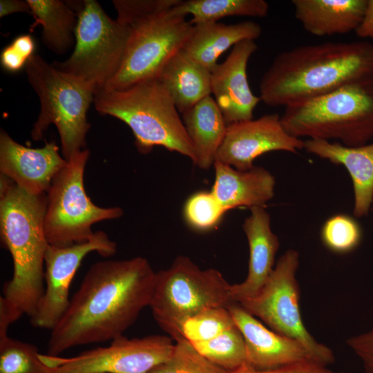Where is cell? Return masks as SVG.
I'll return each mask as SVG.
<instances>
[{"mask_svg":"<svg viewBox=\"0 0 373 373\" xmlns=\"http://www.w3.org/2000/svg\"><path fill=\"white\" fill-rule=\"evenodd\" d=\"M155 274L140 256L92 265L51 330L48 354L59 356L73 347L123 336L149 307Z\"/></svg>","mask_w":373,"mask_h":373,"instance_id":"6da1fadb","label":"cell"},{"mask_svg":"<svg viewBox=\"0 0 373 373\" xmlns=\"http://www.w3.org/2000/svg\"><path fill=\"white\" fill-rule=\"evenodd\" d=\"M373 76V43L327 41L278 53L259 84L261 101L289 106Z\"/></svg>","mask_w":373,"mask_h":373,"instance_id":"7a4b0ae2","label":"cell"},{"mask_svg":"<svg viewBox=\"0 0 373 373\" xmlns=\"http://www.w3.org/2000/svg\"><path fill=\"white\" fill-rule=\"evenodd\" d=\"M0 234L13 262L3 297L19 319L35 314L45 290L46 193L31 195L1 174Z\"/></svg>","mask_w":373,"mask_h":373,"instance_id":"3957f363","label":"cell"},{"mask_svg":"<svg viewBox=\"0 0 373 373\" xmlns=\"http://www.w3.org/2000/svg\"><path fill=\"white\" fill-rule=\"evenodd\" d=\"M93 103L100 114L114 117L128 126L141 153L162 146L187 157L195 165V151L179 111L157 78L123 89L97 90Z\"/></svg>","mask_w":373,"mask_h":373,"instance_id":"277c9868","label":"cell"},{"mask_svg":"<svg viewBox=\"0 0 373 373\" xmlns=\"http://www.w3.org/2000/svg\"><path fill=\"white\" fill-rule=\"evenodd\" d=\"M280 119L297 138L335 140L347 146L367 144L373 137V76L287 106Z\"/></svg>","mask_w":373,"mask_h":373,"instance_id":"5b68a950","label":"cell"},{"mask_svg":"<svg viewBox=\"0 0 373 373\" xmlns=\"http://www.w3.org/2000/svg\"><path fill=\"white\" fill-rule=\"evenodd\" d=\"M28 80L40 101V113L31 131L34 140L42 139L50 124L59 133L64 157L86 149L90 127L87 113L94 102L95 88L63 72L34 55L26 65Z\"/></svg>","mask_w":373,"mask_h":373,"instance_id":"8992f818","label":"cell"},{"mask_svg":"<svg viewBox=\"0 0 373 373\" xmlns=\"http://www.w3.org/2000/svg\"><path fill=\"white\" fill-rule=\"evenodd\" d=\"M230 287L218 270L202 269L187 256H179L168 269L156 272L149 307L159 326L177 341L184 320L234 303Z\"/></svg>","mask_w":373,"mask_h":373,"instance_id":"52a82bcc","label":"cell"},{"mask_svg":"<svg viewBox=\"0 0 373 373\" xmlns=\"http://www.w3.org/2000/svg\"><path fill=\"white\" fill-rule=\"evenodd\" d=\"M131 28L113 19L95 0H85L77 10L75 44L71 55L56 68L82 79L96 90L106 86L119 71Z\"/></svg>","mask_w":373,"mask_h":373,"instance_id":"ba28073f","label":"cell"},{"mask_svg":"<svg viewBox=\"0 0 373 373\" xmlns=\"http://www.w3.org/2000/svg\"><path fill=\"white\" fill-rule=\"evenodd\" d=\"M84 149L72 155L56 174L46 193L44 231L49 245L66 247L88 240L96 222L120 218L119 207H100L86 194L84 170L89 157Z\"/></svg>","mask_w":373,"mask_h":373,"instance_id":"9c48e42d","label":"cell"},{"mask_svg":"<svg viewBox=\"0 0 373 373\" xmlns=\"http://www.w3.org/2000/svg\"><path fill=\"white\" fill-rule=\"evenodd\" d=\"M298 265V252L288 249L279 258L259 293L238 303L273 331L301 343L316 363L328 366L335 361L333 351L310 334L301 317L296 278Z\"/></svg>","mask_w":373,"mask_h":373,"instance_id":"30bf717a","label":"cell"},{"mask_svg":"<svg viewBox=\"0 0 373 373\" xmlns=\"http://www.w3.org/2000/svg\"><path fill=\"white\" fill-rule=\"evenodd\" d=\"M130 27L122 64L104 88L123 89L157 78L169 59L182 48L193 25L184 17L173 15L169 10L141 19Z\"/></svg>","mask_w":373,"mask_h":373,"instance_id":"8fae6325","label":"cell"},{"mask_svg":"<svg viewBox=\"0 0 373 373\" xmlns=\"http://www.w3.org/2000/svg\"><path fill=\"white\" fill-rule=\"evenodd\" d=\"M171 336L150 335L128 338L124 335L106 347L84 351L68 358L39 354L51 373H149L171 356Z\"/></svg>","mask_w":373,"mask_h":373,"instance_id":"7c38bea8","label":"cell"},{"mask_svg":"<svg viewBox=\"0 0 373 373\" xmlns=\"http://www.w3.org/2000/svg\"><path fill=\"white\" fill-rule=\"evenodd\" d=\"M116 250V243L102 231L86 242L66 247L49 245L44 260L45 290L30 318L32 325L52 330L68 308L70 285L84 257L93 251L110 257Z\"/></svg>","mask_w":373,"mask_h":373,"instance_id":"4fadbf2b","label":"cell"},{"mask_svg":"<svg viewBox=\"0 0 373 373\" xmlns=\"http://www.w3.org/2000/svg\"><path fill=\"white\" fill-rule=\"evenodd\" d=\"M303 148L304 141L286 131L278 114H267L229 124L216 161L247 171L264 153L274 151L296 153Z\"/></svg>","mask_w":373,"mask_h":373,"instance_id":"5bb4252c","label":"cell"},{"mask_svg":"<svg viewBox=\"0 0 373 373\" xmlns=\"http://www.w3.org/2000/svg\"><path fill=\"white\" fill-rule=\"evenodd\" d=\"M54 140L32 149L15 141L5 131L0 133V171L31 195L48 191L56 174L66 164Z\"/></svg>","mask_w":373,"mask_h":373,"instance_id":"9a60e30c","label":"cell"},{"mask_svg":"<svg viewBox=\"0 0 373 373\" xmlns=\"http://www.w3.org/2000/svg\"><path fill=\"white\" fill-rule=\"evenodd\" d=\"M257 49L254 40L242 41L211 70V93L227 125L253 119L261 101L252 93L247 74L249 59Z\"/></svg>","mask_w":373,"mask_h":373,"instance_id":"2e32d148","label":"cell"},{"mask_svg":"<svg viewBox=\"0 0 373 373\" xmlns=\"http://www.w3.org/2000/svg\"><path fill=\"white\" fill-rule=\"evenodd\" d=\"M227 308L242 334L247 363L251 367L264 370L315 362L301 343L268 329L238 303L231 304Z\"/></svg>","mask_w":373,"mask_h":373,"instance_id":"e0dca14e","label":"cell"},{"mask_svg":"<svg viewBox=\"0 0 373 373\" xmlns=\"http://www.w3.org/2000/svg\"><path fill=\"white\" fill-rule=\"evenodd\" d=\"M250 209V216L242 224L249 249L248 274L243 282L231 285L230 294L234 303L251 298L259 293L274 269L279 248L269 213L263 207Z\"/></svg>","mask_w":373,"mask_h":373,"instance_id":"ac0fdd59","label":"cell"},{"mask_svg":"<svg viewBox=\"0 0 373 373\" xmlns=\"http://www.w3.org/2000/svg\"><path fill=\"white\" fill-rule=\"evenodd\" d=\"M213 166L211 191L226 211L240 207H264L274 197L275 178L265 168L254 166L240 171L218 161Z\"/></svg>","mask_w":373,"mask_h":373,"instance_id":"d6986e66","label":"cell"},{"mask_svg":"<svg viewBox=\"0 0 373 373\" xmlns=\"http://www.w3.org/2000/svg\"><path fill=\"white\" fill-rule=\"evenodd\" d=\"M304 149L334 164L344 166L349 172L354 188V214H368L373 202V143L347 146L339 142L308 139Z\"/></svg>","mask_w":373,"mask_h":373,"instance_id":"ffe728a7","label":"cell"},{"mask_svg":"<svg viewBox=\"0 0 373 373\" xmlns=\"http://www.w3.org/2000/svg\"><path fill=\"white\" fill-rule=\"evenodd\" d=\"M296 19L309 34L317 37L355 31L367 0H292Z\"/></svg>","mask_w":373,"mask_h":373,"instance_id":"44dd1931","label":"cell"},{"mask_svg":"<svg viewBox=\"0 0 373 373\" xmlns=\"http://www.w3.org/2000/svg\"><path fill=\"white\" fill-rule=\"evenodd\" d=\"M262 32L259 23L245 21L233 24L205 22L193 25L182 50L210 71L219 57L244 40L258 39Z\"/></svg>","mask_w":373,"mask_h":373,"instance_id":"7402d4cb","label":"cell"},{"mask_svg":"<svg viewBox=\"0 0 373 373\" xmlns=\"http://www.w3.org/2000/svg\"><path fill=\"white\" fill-rule=\"evenodd\" d=\"M157 79L181 114L211 95V71L182 49L165 64Z\"/></svg>","mask_w":373,"mask_h":373,"instance_id":"603a6c76","label":"cell"},{"mask_svg":"<svg viewBox=\"0 0 373 373\" xmlns=\"http://www.w3.org/2000/svg\"><path fill=\"white\" fill-rule=\"evenodd\" d=\"M182 115V121L196 154L195 165L209 169L216 161L224 139L227 124L211 95Z\"/></svg>","mask_w":373,"mask_h":373,"instance_id":"cb8c5ba5","label":"cell"},{"mask_svg":"<svg viewBox=\"0 0 373 373\" xmlns=\"http://www.w3.org/2000/svg\"><path fill=\"white\" fill-rule=\"evenodd\" d=\"M35 21L42 28L41 40L50 50L61 55L72 47L77 21L76 3L59 0H27Z\"/></svg>","mask_w":373,"mask_h":373,"instance_id":"d4e9b609","label":"cell"},{"mask_svg":"<svg viewBox=\"0 0 373 373\" xmlns=\"http://www.w3.org/2000/svg\"><path fill=\"white\" fill-rule=\"evenodd\" d=\"M269 4L264 0H186L182 1L170 10L173 15L192 16V25L217 22L231 16L265 17Z\"/></svg>","mask_w":373,"mask_h":373,"instance_id":"484cf974","label":"cell"},{"mask_svg":"<svg viewBox=\"0 0 373 373\" xmlns=\"http://www.w3.org/2000/svg\"><path fill=\"white\" fill-rule=\"evenodd\" d=\"M191 344L207 359L227 372L247 363L244 338L236 325L209 341Z\"/></svg>","mask_w":373,"mask_h":373,"instance_id":"4316f807","label":"cell"},{"mask_svg":"<svg viewBox=\"0 0 373 373\" xmlns=\"http://www.w3.org/2000/svg\"><path fill=\"white\" fill-rule=\"evenodd\" d=\"M235 325L227 307H211L184 320L178 332L180 339L196 343L209 341Z\"/></svg>","mask_w":373,"mask_h":373,"instance_id":"83f0119b","label":"cell"},{"mask_svg":"<svg viewBox=\"0 0 373 373\" xmlns=\"http://www.w3.org/2000/svg\"><path fill=\"white\" fill-rule=\"evenodd\" d=\"M38 348L10 336L0 342V373H51Z\"/></svg>","mask_w":373,"mask_h":373,"instance_id":"f1b7e54d","label":"cell"},{"mask_svg":"<svg viewBox=\"0 0 373 373\" xmlns=\"http://www.w3.org/2000/svg\"><path fill=\"white\" fill-rule=\"evenodd\" d=\"M226 212L211 191L193 193L186 200L183 209L187 225L200 232L216 228Z\"/></svg>","mask_w":373,"mask_h":373,"instance_id":"f546056e","label":"cell"},{"mask_svg":"<svg viewBox=\"0 0 373 373\" xmlns=\"http://www.w3.org/2000/svg\"><path fill=\"white\" fill-rule=\"evenodd\" d=\"M202 356L186 340L175 343L173 352L166 361L155 366L149 373H228Z\"/></svg>","mask_w":373,"mask_h":373,"instance_id":"4dcf8cb0","label":"cell"},{"mask_svg":"<svg viewBox=\"0 0 373 373\" xmlns=\"http://www.w3.org/2000/svg\"><path fill=\"white\" fill-rule=\"evenodd\" d=\"M321 239L329 251L344 254L352 251L361 240V230L351 216L340 213L328 218L321 231Z\"/></svg>","mask_w":373,"mask_h":373,"instance_id":"1f68e13d","label":"cell"},{"mask_svg":"<svg viewBox=\"0 0 373 373\" xmlns=\"http://www.w3.org/2000/svg\"><path fill=\"white\" fill-rule=\"evenodd\" d=\"M181 0H115L117 19L130 26L144 17L167 12Z\"/></svg>","mask_w":373,"mask_h":373,"instance_id":"d6a6232c","label":"cell"},{"mask_svg":"<svg viewBox=\"0 0 373 373\" xmlns=\"http://www.w3.org/2000/svg\"><path fill=\"white\" fill-rule=\"evenodd\" d=\"M347 346L361 361L365 373H373V327L346 341Z\"/></svg>","mask_w":373,"mask_h":373,"instance_id":"836d02e7","label":"cell"},{"mask_svg":"<svg viewBox=\"0 0 373 373\" xmlns=\"http://www.w3.org/2000/svg\"><path fill=\"white\" fill-rule=\"evenodd\" d=\"M228 373H350L345 372H335L331 370L327 366L315 362H303L286 365L278 368L260 370H256L247 363L240 367L229 372Z\"/></svg>","mask_w":373,"mask_h":373,"instance_id":"e575fe53","label":"cell"},{"mask_svg":"<svg viewBox=\"0 0 373 373\" xmlns=\"http://www.w3.org/2000/svg\"><path fill=\"white\" fill-rule=\"evenodd\" d=\"M0 60L2 67L8 72L15 73L22 69L29 60L11 44L1 51Z\"/></svg>","mask_w":373,"mask_h":373,"instance_id":"d590c367","label":"cell"},{"mask_svg":"<svg viewBox=\"0 0 373 373\" xmlns=\"http://www.w3.org/2000/svg\"><path fill=\"white\" fill-rule=\"evenodd\" d=\"M354 32L359 38L373 39V0H367L362 20Z\"/></svg>","mask_w":373,"mask_h":373,"instance_id":"8d00e7d4","label":"cell"},{"mask_svg":"<svg viewBox=\"0 0 373 373\" xmlns=\"http://www.w3.org/2000/svg\"><path fill=\"white\" fill-rule=\"evenodd\" d=\"M17 321L3 296L0 297V342L9 337L8 331L10 325Z\"/></svg>","mask_w":373,"mask_h":373,"instance_id":"74e56055","label":"cell"},{"mask_svg":"<svg viewBox=\"0 0 373 373\" xmlns=\"http://www.w3.org/2000/svg\"><path fill=\"white\" fill-rule=\"evenodd\" d=\"M11 44L29 59L34 55L35 44L30 35H19Z\"/></svg>","mask_w":373,"mask_h":373,"instance_id":"f35d334b","label":"cell"},{"mask_svg":"<svg viewBox=\"0 0 373 373\" xmlns=\"http://www.w3.org/2000/svg\"><path fill=\"white\" fill-rule=\"evenodd\" d=\"M30 12V8L26 1L21 0H1L0 1V17L18 12Z\"/></svg>","mask_w":373,"mask_h":373,"instance_id":"ab89813d","label":"cell"}]
</instances>
